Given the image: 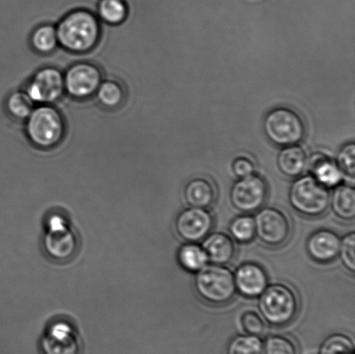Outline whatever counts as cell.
Instances as JSON below:
<instances>
[{
	"instance_id": "6da1fadb",
	"label": "cell",
	"mask_w": 355,
	"mask_h": 354,
	"mask_svg": "<svg viewBox=\"0 0 355 354\" xmlns=\"http://www.w3.org/2000/svg\"><path fill=\"white\" fill-rule=\"evenodd\" d=\"M58 40L73 52H85L95 46L100 36L98 21L89 10H76L64 17L57 28Z\"/></svg>"
},
{
	"instance_id": "7a4b0ae2",
	"label": "cell",
	"mask_w": 355,
	"mask_h": 354,
	"mask_svg": "<svg viewBox=\"0 0 355 354\" xmlns=\"http://www.w3.org/2000/svg\"><path fill=\"white\" fill-rule=\"evenodd\" d=\"M261 317L268 324L281 328L291 324L299 311L297 293L283 283L268 285L259 297Z\"/></svg>"
},
{
	"instance_id": "3957f363",
	"label": "cell",
	"mask_w": 355,
	"mask_h": 354,
	"mask_svg": "<svg viewBox=\"0 0 355 354\" xmlns=\"http://www.w3.org/2000/svg\"><path fill=\"white\" fill-rule=\"evenodd\" d=\"M194 287L202 300L214 306L229 303L236 293L232 270L212 263L196 273Z\"/></svg>"
},
{
	"instance_id": "277c9868",
	"label": "cell",
	"mask_w": 355,
	"mask_h": 354,
	"mask_svg": "<svg viewBox=\"0 0 355 354\" xmlns=\"http://www.w3.org/2000/svg\"><path fill=\"white\" fill-rule=\"evenodd\" d=\"M292 208L302 216L315 218L323 216L329 208L330 193L314 177L307 175L295 180L288 193Z\"/></svg>"
},
{
	"instance_id": "5b68a950",
	"label": "cell",
	"mask_w": 355,
	"mask_h": 354,
	"mask_svg": "<svg viewBox=\"0 0 355 354\" xmlns=\"http://www.w3.org/2000/svg\"><path fill=\"white\" fill-rule=\"evenodd\" d=\"M263 130L272 143L281 147L297 145L306 134L302 118L293 109L284 107H277L266 114Z\"/></svg>"
},
{
	"instance_id": "8992f818",
	"label": "cell",
	"mask_w": 355,
	"mask_h": 354,
	"mask_svg": "<svg viewBox=\"0 0 355 354\" xmlns=\"http://www.w3.org/2000/svg\"><path fill=\"white\" fill-rule=\"evenodd\" d=\"M26 130L34 145L43 148H51L58 144L64 136V120L53 107H37L28 117Z\"/></svg>"
},
{
	"instance_id": "52a82bcc",
	"label": "cell",
	"mask_w": 355,
	"mask_h": 354,
	"mask_svg": "<svg viewBox=\"0 0 355 354\" xmlns=\"http://www.w3.org/2000/svg\"><path fill=\"white\" fill-rule=\"evenodd\" d=\"M268 193L266 180L254 173L233 184L230 191V200L235 209L246 214L253 213L266 204Z\"/></svg>"
},
{
	"instance_id": "ba28073f",
	"label": "cell",
	"mask_w": 355,
	"mask_h": 354,
	"mask_svg": "<svg viewBox=\"0 0 355 354\" xmlns=\"http://www.w3.org/2000/svg\"><path fill=\"white\" fill-rule=\"evenodd\" d=\"M254 218L257 237L268 247H280L290 239L291 221L284 211L274 207L262 208Z\"/></svg>"
},
{
	"instance_id": "9c48e42d",
	"label": "cell",
	"mask_w": 355,
	"mask_h": 354,
	"mask_svg": "<svg viewBox=\"0 0 355 354\" xmlns=\"http://www.w3.org/2000/svg\"><path fill=\"white\" fill-rule=\"evenodd\" d=\"M214 227V218L207 209L189 207L178 215L175 230L187 242H198L207 237Z\"/></svg>"
},
{
	"instance_id": "30bf717a",
	"label": "cell",
	"mask_w": 355,
	"mask_h": 354,
	"mask_svg": "<svg viewBox=\"0 0 355 354\" xmlns=\"http://www.w3.org/2000/svg\"><path fill=\"white\" fill-rule=\"evenodd\" d=\"M64 89L62 73L54 68H45L34 76L26 93L34 103L48 104L55 102Z\"/></svg>"
},
{
	"instance_id": "8fae6325",
	"label": "cell",
	"mask_w": 355,
	"mask_h": 354,
	"mask_svg": "<svg viewBox=\"0 0 355 354\" xmlns=\"http://www.w3.org/2000/svg\"><path fill=\"white\" fill-rule=\"evenodd\" d=\"M64 88L76 98H86L97 91L102 81L99 69L92 64H78L66 73Z\"/></svg>"
},
{
	"instance_id": "7c38bea8",
	"label": "cell",
	"mask_w": 355,
	"mask_h": 354,
	"mask_svg": "<svg viewBox=\"0 0 355 354\" xmlns=\"http://www.w3.org/2000/svg\"><path fill=\"white\" fill-rule=\"evenodd\" d=\"M233 274L236 292L250 299L259 298L269 285L266 269L257 263H243Z\"/></svg>"
},
{
	"instance_id": "4fadbf2b",
	"label": "cell",
	"mask_w": 355,
	"mask_h": 354,
	"mask_svg": "<svg viewBox=\"0 0 355 354\" xmlns=\"http://www.w3.org/2000/svg\"><path fill=\"white\" fill-rule=\"evenodd\" d=\"M340 245V238L336 232L322 229L309 236L306 249L314 261L327 265L337 258Z\"/></svg>"
},
{
	"instance_id": "5bb4252c",
	"label": "cell",
	"mask_w": 355,
	"mask_h": 354,
	"mask_svg": "<svg viewBox=\"0 0 355 354\" xmlns=\"http://www.w3.org/2000/svg\"><path fill=\"white\" fill-rule=\"evenodd\" d=\"M43 354H80L81 348L75 333L69 326L58 324L49 330L41 342Z\"/></svg>"
},
{
	"instance_id": "9a60e30c",
	"label": "cell",
	"mask_w": 355,
	"mask_h": 354,
	"mask_svg": "<svg viewBox=\"0 0 355 354\" xmlns=\"http://www.w3.org/2000/svg\"><path fill=\"white\" fill-rule=\"evenodd\" d=\"M202 247L205 249L208 261L212 265L225 266L232 262L236 256V245L231 236L216 232L204 239Z\"/></svg>"
},
{
	"instance_id": "2e32d148",
	"label": "cell",
	"mask_w": 355,
	"mask_h": 354,
	"mask_svg": "<svg viewBox=\"0 0 355 354\" xmlns=\"http://www.w3.org/2000/svg\"><path fill=\"white\" fill-rule=\"evenodd\" d=\"M184 197L190 207L207 210L214 204L217 191L211 180L198 177L187 184Z\"/></svg>"
},
{
	"instance_id": "e0dca14e",
	"label": "cell",
	"mask_w": 355,
	"mask_h": 354,
	"mask_svg": "<svg viewBox=\"0 0 355 354\" xmlns=\"http://www.w3.org/2000/svg\"><path fill=\"white\" fill-rule=\"evenodd\" d=\"M308 158L304 148L297 145L284 147L277 155V163L280 172L288 178H297L308 166Z\"/></svg>"
},
{
	"instance_id": "ac0fdd59",
	"label": "cell",
	"mask_w": 355,
	"mask_h": 354,
	"mask_svg": "<svg viewBox=\"0 0 355 354\" xmlns=\"http://www.w3.org/2000/svg\"><path fill=\"white\" fill-rule=\"evenodd\" d=\"M308 166L311 176L328 188L336 187L342 182L343 173L338 166L326 155L313 156Z\"/></svg>"
},
{
	"instance_id": "d6986e66",
	"label": "cell",
	"mask_w": 355,
	"mask_h": 354,
	"mask_svg": "<svg viewBox=\"0 0 355 354\" xmlns=\"http://www.w3.org/2000/svg\"><path fill=\"white\" fill-rule=\"evenodd\" d=\"M329 207L339 220L350 222L355 218V190L354 186L343 184L336 186L330 195Z\"/></svg>"
},
{
	"instance_id": "ffe728a7",
	"label": "cell",
	"mask_w": 355,
	"mask_h": 354,
	"mask_svg": "<svg viewBox=\"0 0 355 354\" xmlns=\"http://www.w3.org/2000/svg\"><path fill=\"white\" fill-rule=\"evenodd\" d=\"M45 245L49 254L55 256L54 258L62 260L69 258L76 248L74 236L66 231L65 227L52 229L51 235L45 239Z\"/></svg>"
},
{
	"instance_id": "44dd1931",
	"label": "cell",
	"mask_w": 355,
	"mask_h": 354,
	"mask_svg": "<svg viewBox=\"0 0 355 354\" xmlns=\"http://www.w3.org/2000/svg\"><path fill=\"white\" fill-rule=\"evenodd\" d=\"M178 260L187 272L197 273L208 265L207 253L197 242H187L181 246L178 252Z\"/></svg>"
},
{
	"instance_id": "7402d4cb",
	"label": "cell",
	"mask_w": 355,
	"mask_h": 354,
	"mask_svg": "<svg viewBox=\"0 0 355 354\" xmlns=\"http://www.w3.org/2000/svg\"><path fill=\"white\" fill-rule=\"evenodd\" d=\"M128 6L125 0H98L97 12L101 19L110 24H119L126 19Z\"/></svg>"
},
{
	"instance_id": "603a6c76",
	"label": "cell",
	"mask_w": 355,
	"mask_h": 354,
	"mask_svg": "<svg viewBox=\"0 0 355 354\" xmlns=\"http://www.w3.org/2000/svg\"><path fill=\"white\" fill-rule=\"evenodd\" d=\"M230 233L239 244H249L257 237L255 218L249 214L236 217L230 224Z\"/></svg>"
},
{
	"instance_id": "cb8c5ba5",
	"label": "cell",
	"mask_w": 355,
	"mask_h": 354,
	"mask_svg": "<svg viewBox=\"0 0 355 354\" xmlns=\"http://www.w3.org/2000/svg\"><path fill=\"white\" fill-rule=\"evenodd\" d=\"M226 354H263V343L257 336L238 335L229 342Z\"/></svg>"
},
{
	"instance_id": "d4e9b609",
	"label": "cell",
	"mask_w": 355,
	"mask_h": 354,
	"mask_svg": "<svg viewBox=\"0 0 355 354\" xmlns=\"http://www.w3.org/2000/svg\"><path fill=\"white\" fill-rule=\"evenodd\" d=\"M31 43L41 53H50L58 43L57 30L50 24L38 27L31 37Z\"/></svg>"
},
{
	"instance_id": "484cf974",
	"label": "cell",
	"mask_w": 355,
	"mask_h": 354,
	"mask_svg": "<svg viewBox=\"0 0 355 354\" xmlns=\"http://www.w3.org/2000/svg\"><path fill=\"white\" fill-rule=\"evenodd\" d=\"M319 354H354V346L349 336L334 334L322 343Z\"/></svg>"
},
{
	"instance_id": "4316f807",
	"label": "cell",
	"mask_w": 355,
	"mask_h": 354,
	"mask_svg": "<svg viewBox=\"0 0 355 354\" xmlns=\"http://www.w3.org/2000/svg\"><path fill=\"white\" fill-rule=\"evenodd\" d=\"M7 107L14 117L17 119H26L33 112L34 103L26 93L16 92L10 96L7 100Z\"/></svg>"
},
{
	"instance_id": "83f0119b",
	"label": "cell",
	"mask_w": 355,
	"mask_h": 354,
	"mask_svg": "<svg viewBox=\"0 0 355 354\" xmlns=\"http://www.w3.org/2000/svg\"><path fill=\"white\" fill-rule=\"evenodd\" d=\"M263 354H297V346L285 335H270L263 343Z\"/></svg>"
},
{
	"instance_id": "f1b7e54d",
	"label": "cell",
	"mask_w": 355,
	"mask_h": 354,
	"mask_svg": "<svg viewBox=\"0 0 355 354\" xmlns=\"http://www.w3.org/2000/svg\"><path fill=\"white\" fill-rule=\"evenodd\" d=\"M336 164L343 175L352 180L355 177V145L350 142L344 145L337 154Z\"/></svg>"
},
{
	"instance_id": "f546056e",
	"label": "cell",
	"mask_w": 355,
	"mask_h": 354,
	"mask_svg": "<svg viewBox=\"0 0 355 354\" xmlns=\"http://www.w3.org/2000/svg\"><path fill=\"white\" fill-rule=\"evenodd\" d=\"M100 102L107 107H113L119 105L123 99V91L119 85L114 82L101 83L98 89Z\"/></svg>"
},
{
	"instance_id": "4dcf8cb0",
	"label": "cell",
	"mask_w": 355,
	"mask_h": 354,
	"mask_svg": "<svg viewBox=\"0 0 355 354\" xmlns=\"http://www.w3.org/2000/svg\"><path fill=\"white\" fill-rule=\"evenodd\" d=\"M347 272H355V233L354 231L340 239L339 255Z\"/></svg>"
},
{
	"instance_id": "1f68e13d",
	"label": "cell",
	"mask_w": 355,
	"mask_h": 354,
	"mask_svg": "<svg viewBox=\"0 0 355 354\" xmlns=\"http://www.w3.org/2000/svg\"><path fill=\"white\" fill-rule=\"evenodd\" d=\"M240 322L243 331L246 335L257 336L260 337L266 331V322L260 315L255 311L247 310L243 312L240 318Z\"/></svg>"
},
{
	"instance_id": "d6a6232c",
	"label": "cell",
	"mask_w": 355,
	"mask_h": 354,
	"mask_svg": "<svg viewBox=\"0 0 355 354\" xmlns=\"http://www.w3.org/2000/svg\"><path fill=\"white\" fill-rule=\"evenodd\" d=\"M232 171L239 179L245 178V177L255 173L256 166L252 159L241 156V157H238L233 161Z\"/></svg>"
}]
</instances>
